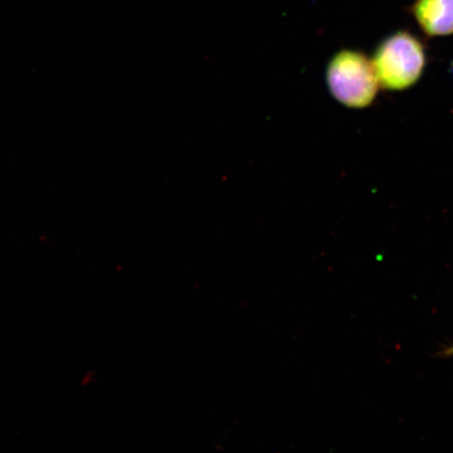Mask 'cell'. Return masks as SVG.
<instances>
[{"mask_svg": "<svg viewBox=\"0 0 453 453\" xmlns=\"http://www.w3.org/2000/svg\"><path fill=\"white\" fill-rule=\"evenodd\" d=\"M372 65L384 89L403 90L422 76L426 54L420 39L409 31H398L378 45Z\"/></svg>", "mask_w": 453, "mask_h": 453, "instance_id": "6da1fadb", "label": "cell"}, {"mask_svg": "<svg viewBox=\"0 0 453 453\" xmlns=\"http://www.w3.org/2000/svg\"><path fill=\"white\" fill-rule=\"evenodd\" d=\"M326 81L333 97L349 109H365L378 93L372 61L358 50H342L334 56L327 65Z\"/></svg>", "mask_w": 453, "mask_h": 453, "instance_id": "7a4b0ae2", "label": "cell"}, {"mask_svg": "<svg viewBox=\"0 0 453 453\" xmlns=\"http://www.w3.org/2000/svg\"><path fill=\"white\" fill-rule=\"evenodd\" d=\"M410 12L427 36L453 35V0H415Z\"/></svg>", "mask_w": 453, "mask_h": 453, "instance_id": "3957f363", "label": "cell"}, {"mask_svg": "<svg viewBox=\"0 0 453 453\" xmlns=\"http://www.w3.org/2000/svg\"><path fill=\"white\" fill-rule=\"evenodd\" d=\"M445 356H453V345L452 347L446 350Z\"/></svg>", "mask_w": 453, "mask_h": 453, "instance_id": "277c9868", "label": "cell"}]
</instances>
